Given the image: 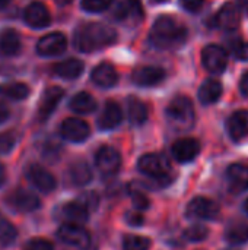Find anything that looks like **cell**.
Listing matches in <instances>:
<instances>
[{
	"mask_svg": "<svg viewBox=\"0 0 248 250\" xmlns=\"http://www.w3.org/2000/svg\"><path fill=\"white\" fill-rule=\"evenodd\" d=\"M26 177L38 190H41L44 193L53 192L57 186L54 176L48 170H45L44 167H41L38 164H32L26 168Z\"/></svg>",
	"mask_w": 248,
	"mask_h": 250,
	"instance_id": "obj_9",
	"label": "cell"
},
{
	"mask_svg": "<svg viewBox=\"0 0 248 250\" xmlns=\"http://www.w3.org/2000/svg\"><path fill=\"white\" fill-rule=\"evenodd\" d=\"M16 239L15 227L7 221H0V242L3 245H10Z\"/></svg>",
	"mask_w": 248,
	"mask_h": 250,
	"instance_id": "obj_36",
	"label": "cell"
},
{
	"mask_svg": "<svg viewBox=\"0 0 248 250\" xmlns=\"http://www.w3.org/2000/svg\"><path fill=\"white\" fill-rule=\"evenodd\" d=\"M228 177L237 190L248 189V166L246 164H232L228 168Z\"/></svg>",
	"mask_w": 248,
	"mask_h": 250,
	"instance_id": "obj_28",
	"label": "cell"
},
{
	"mask_svg": "<svg viewBox=\"0 0 248 250\" xmlns=\"http://www.w3.org/2000/svg\"><path fill=\"white\" fill-rule=\"evenodd\" d=\"M153 3H164V1H167V0H152Z\"/></svg>",
	"mask_w": 248,
	"mask_h": 250,
	"instance_id": "obj_50",
	"label": "cell"
},
{
	"mask_svg": "<svg viewBox=\"0 0 248 250\" xmlns=\"http://www.w3.org/2000/svg\"><path fill=\"white\" fill-rule=\"evenodd\" d=\"M73 41L79 51L91 53L114 44L117 41V32L107 23L88 22L76 29Z\"/></svg>",
	"mask_w": 248,
	"mask_h": 250,
	"instance_id": "obj_1",
	"label": "cell"
},
{
	"mask_svg": "<svg viewBox=\"0 0 248 250\" xmlns=\"http://www.w3.org/2000/svg\"><path fill=\"white\" fill-rule=\"evenodd\" d=\"M23 250H54L53 245L44 239H34L25 245Z\"/></svg>",
	"mask_w": 248,
	"mask_h": 250,
	"instance_id": "obj_37",
	"label": "cell"
},
{
	"mask_svg": "<svg viewBox=\"0 0 248 250\" xmlns=\"http://www.w3.org/2000/svg\"><path fill=\"white\" fill-rule=\"evenodd\" d=\"M16 133L13 130H9V132H1L0 133V154H7L12 151V148L15 146L16 144Z\"/></svg>",
	"mask_w": 248,
	"mask_h": 250,
	"instance_id": "obj_35",
	"label": "cell"
},
{
	"mask_svg": "<svg viewBox=\"0 0 248 250\" xmlns=\"http://www.w3.org/2000/svg\"><path fill=\"white\" fill-rule=\"evenodd\" d=\"M70 108L75 111V113H79V114H88V113H92L95 108H96V101L95 98L89 94V92H77L72 101H70Z\"/></svg>",
	"mask_w": 248,
	"mask_h": 250,
	"instance_id": "obj_26",
	"label": "cell"
},
{
	"mask_svg": "<svg viewBox=\"0 0 248 250\" xmlns=\"http://www.w3.org/2000/svg\"><path fill=\"white\" fill-rule=\"evenodd\" d=\"M0 94L12 100H23L29 95V88L22 82H13L0 86Z\"/></svg>",
	"mask_w": 248,
	"mask_h": 250,
	"instance_id": "obj_30",
	"label": "cell"
},
{
	"mask_svg": "<svg viewBox=\"0 0 248 250\" xmlns=\"http://www.w3.org/2000/svg\"><path fill=\"white\" fill-rule=\"evenodd\" d=\"M225 239L232 245H243L248 242V226L243 221H235L227 227Z\"/></svg>",
	"mask_w": 248,
	"mask_h": 250,
	"instance_id": "obj_27",
	"label": "cell"
},
{
	"mask_svg": "<svg viewBox=\"0 0 248 250\" xmlns=\"http://www.w3.org/2000/svg\"><path fill=\"white\" fill-rule=\"evenodd\" d=\"M222 95V85L215 79H208L199 89V100L202 104L209 105L216 103Z\"/></svg>",
	"mask_w": 248,
	"mask_h": 250,
	"instance_id": "obj_24",
	"label": "cell"
},
{
	"mask_svg": "<svg viewBox=\"0 0 248 250\" xmlns=\"http://www.w3.org/2000/svg\"><path fill=\"white\" fill-rule=\"evenodd\" d=\"M88 215L89 209L80 201L69 202L61 208V217L67 221V224H83L88 220Z\"/></svg>",
	"mask_w": 248,
	"mask_h": 250,
	"instance_id": "obj_22",
	"label": "cell"
},
{
	"mask_svg": "<svg viewBox=\"0 0 248 250\" xmlns=\"http://www.w3.org/2000/svg\"><path fill=\"white\" fill-rule=\"evenodd\" d=\"M149 248H151V240L143 236L130 234V236H126L123 240L124 250H149Z\"/></svg>",
	"mask_w": 248,
	"mask_h": 250,
	"instance_id": "obj_31",
	"label": "cell"
},
{
	"mask_svg": "<svg viewBox=\"0 0 248 250\" xmlns=\"http://www.w3.org/2000/svg\"><path fill=\"white\" fill-rule=\"evenodd\" d=\"M189 31L172 16H159L152 29H151V41L161 50H172L181 47L187 40Z\"/></svg>",
	"mask_w": 248,
	"mask_h": 250,
	"instance_id": "obj_2",
	"label": "cell"
},
{
	"mask_svg": "<svg viewBox=\"0 0 248 250\" xmlns=\"http://www.w3.org/2000/svg\"><path fill=\"white\" fill-rule=\"evenodd\" d=\"M200 152V142L194 138H181L172 145V155L180 163L193 161Z\"/></svg>",
	"mask_w": 248,
	"mask_h": 250,
	"instance_id": "obj_14",
	"label": "cell"
},
{
	"mask_svg": "<svg viewBox=\"0 0 248 250\" xmlns=\"http://www.w3.org/2000/svg\"><path fill=\"white\" fill-rule=\"evenodd\" d=\"M95 163L104 174H115L121 166V157L113 146H101L95 155Z\"/></svg>",
	"mask_w": 248,
	"mask_h": 250,
	"instance_id": "obj_11",
	"label": "cell"
},
{
	"mask_svg": "<svg viewBox=\"0 0 248 250\" xmlns=\"http://www.w3.org/2000/svg\"><path fill=\"white\" fill-rule=\"evenodd\" d=\"M129 1V6L130 9L137 13V15H143V9H142V1L140 0H127Z\"/></svg>",
	"mask_w": 248,
	"mask_h": 250,
	"instance_id": "obj_42",
	"label": "cell"
},
{
	"mask_svg": "<svg viewBox=\"0 0 248 250\" xmlns=\"http://www.w3.org/2000/svg\"><path fill=\"white\" fill-rule=\"evenodd\" d=\"M57 3H60V4H67V3H70L72 0H56Z\"/></svg>",
	"mask_w": 248,
	"mask_h": 250,
	"instance_id": "obj_48",
	"label": "cell"
},
{
	"mask_svg": "<svg viewBox=\"0 0 248 250\" xmlns=\"http://www.w3.org/2000/svg\"><path fill=\"white\" fill-rule=\"evenodd\" d=\"M92 179V171L85 161H76L69 167V180L75 186L88 185Z\"/></svg>",
	"mask_w": 248,
	"mask_h": 250,
	"instance_id": "obj_25",
	"label": "cell"
},
{
	"mask_svg": "<svg viewBox=\"0 0 248 250\" xmlns=\"http://www.w3.org/2000/svg\"><path fill=\"white\" fill-rule=\"evenodd\" d=\"M139 170L151 177H165L170 170H171V163L168 160L167 155L164 154H145L140 160H139Z\"/></svg>",
	"mask_w": 248,
	"mask_h": 250,
	"instance_id": "obj_4",
	"label": "cell"
},
{
	"mask_svg": "<svg viewBox=\"0 0 248 250\" xmlns=\"http://www.w3.org/2000/svg\"><path fill=\"white\" fill-rule=\"evenodd\" d=\"M79 201H80V202H82L88 209H89V211H91V209H94V208H96V205H98V196H96L95 193H92V192L82 195Z\"/></svg>",
	"mask_w": 248,
	"mask_h": 250,
	"instance_id": "obj_39",
	"label": "cell"
},
{
	"mask_svg": "<svg viewBox=\"0 0 248 250\" xmlns=\"http://www.w3.org/2000/svg\"><path fill=\"white\" fill-rule=\"evenodd\" d=\"M240 22H241V12H240L238 6L228 1L218 12L213 25L219 26L221 29H225V31H235L240 26Z\"/></svg>",
	"mask_w": 248,
	"mask_h": 250,
	"instance_id": "obj_13",
	"label": "cell"
},
{
	"mask_svg": "<svg viewBox=\"0 0 248 250\" xmlns=\"http://www.w3.org/2000/svg\"><path fill=\"white\" fill-rule=\"evenodd\" d=\"M244 209H246V212L248 214V199L246 201V204H244Z\"/></svg>",
	"mask_w": 248,
	"mask_h": 250,
	"instance_id": "obj_49",
	"label": "cell"
},
{
	"mask_svg": "<svg viewBox=\"0 0 248 250\" xmlns=\"http://www.w3.org/2000/svg\"><path fill=\"white\" fill-rule=\"evenodd\" d=\"M23 18H25V22L32 28H45L50 25V21H51L48 9L39 1L31 3L25 9Z\"/></svg>",
	"mask_w": 248,
	"mask_h": 250,
	"instance_id": "obj_17",
	"label": "cell"
},
{
	"mask_svg": "<svg viewBox=\"0 0 248 250\" xmlns=\"http://www.w3.org/2000/svg\"><path fill=\"white\" fill-rule=\"evenodd\" d=\"M167 73L158 66H142L133 70L132 79L139 86H155L165 79Z\"/></svg>",
	"mask_w": 248,
	"mask_h": 250,
	"instance_id": "obj_12",
	"label": "cell"
},
{
	"mask_svg": "<svg viewBox=\"0 0 248 250\" xmlns=\"http://www.w3.org/2000/svg\"><path fill=\"white\" fill-rule=\"evenodd\" d=\"M240 89H241L243 95L248 98V72L243 75V78H241V81H240Z\"/></svg>",
	"mask_w": 248,
	"mask_h": 250,
	"instance_id": "obj_43",
	"label": "cell"
},
{
	"mask_svg": "<svg viewBox=\"0 0 248 250\" xmlns=\"http://www.w3.org/2000/svg\"><path fill=\"white\" fill-rule=\"evenodd\" d=\"M4 179H6V173H4V168H3V166L0 164V186L3 185Z\"/></svg>",
	"mask_w": 248,
	"mask_h": 250,
	"instance_id": "obj_45",
	"label": "cell"
},
{
	"mask_svg": "<svg viewBox=\"0 0 248 250\" xmlns=\"http://www.w3.org/2000/svg\"><path fill=\"white\" fill-rule=\"evenodd\" d=\"M132 199H133V205L137 209H146V208H149V204L151 202H149V198L145 193H142L139 190H134L132 193Z\"/></svg>",
	"mask_w": 248,
	"mask_h": 250,
	"instance_id": "obj_38",
	"label": "cell"
},
{
	"mask_svg": "<svg viewBox=\"0 0 248 250\" xmlns=\"http://www.w3.org/2000/svg\"><path fill=\"white\" fill-rule=\"evenodd\" d=\"M114 0H82V9L91 13H99L107 10Z\"/></svg>",
	"mask_w": 248,
	"mask_h": 250,
	"instance_id": "obj_34",
	"label": "cell"
},
{
	"mask_svg": "<svg viewBox=\"0 0 248 250\" xmlns=\"http://www.w3.org/2000/svg\"><path fill=\"white\" fill-rule=\"evenodd\" d=\"M60 133L64 139H67L70 142H83L91 135V129L85 120L70 117L61 123Z\"/></svg>",
	"mask_w": 248,
	"mask_h": 250,
	"instance_id": "obj_8",
	"label": "cell"
},
{
	"mask_svg": "<svg viewBox=\"0 0 248 250\" xmlns=\"http://www.w3.org/2000/svg\"><path fill=\"white\" fill-rule=\"evenodd\" d=\"M209 236V230L208 227L202 226V224H194L189 229L184 230V239L189 242H203L206 240V237Z\"/></svg>",
	"mask_w": 248,
	"mask_h": 250,
	"instance_id": "obj_32",
	"label": "cell"
},
{
	"mask_svg": "<svg viewBox=\"0 0 248 250\" xmlns=\"http://www.w3.org/2000/svg\"><path fill=\"white\" fill-rule=\"evenodd\" d=\"M7 117H9V108L3 103H0V123H3Z\"/></svg>",
	"mask_w": 248,
	"mask_h": 250,
	"instance_id": "obj_44",
	"label": "cell"
},
{
	"mask_svg": "<svg viewBox=\"0 0 248 250\" xmlns=\"http://www.w3.org/2000/svg\"><path fill=\"white\" fill-rule=\"evenodd\" d=\"M20 51V37L15 29L0 31V56L10 57Z\"/></svg>",
	"mask_w": 248,
	"mask_h": 250,
	"instance_id": "obj_21",
	"label": "cell"
},
{
	"mask_svg": "<svg viewBox=\"0 0 248 250\" xmlns=\"http://www.w3.org/2000/svg\"><path fill=\"white\" fill-rule=\"evenodd\" d=\"M231 53L240 59V60H248V42L241 38H231L228 41Z\"/></svg>",
	"mask_w": 248,
	"mask_h": 250,
	"instance_id": "obj_33",
	"label": "cell"
},
{
	"mask_svg": "<svg viewBox=\"0 0 248 250\" xmlns=\"http://www.w3.org/2000/svg\"><path fill=\"white\" fill-rule=\"evenodd\" d=\"M238 1H240V4H241L243 10H244V12L248 15V0H238Z\"/></svg>",
	"mask_w": 248,
	"mask_h": 250,
	"instance_id": "obj_46",
	"label": "cell"
},
{
	"mask_svg": "<svg viewBox=\"0 0 248 250\" xmlns=\"http://www.w3.org/2000/svg\"><path fill=\"white\" fill-rule=\"evenodd\" d=\"M202 62L208 72L222 73L228 64V53L218 44H209L202 51Z\"/></svg>",
	"mask_w": 248,
	"mask_h": 250,
	"instance_id": "obj_5",
	"label": "cell"
},
{
	"mask_svg": "<svg viewBox=\"0 0 248 250\" xmlns=\"http://www.w3.org/2000/svg\"><path fill=\"white\" fill-rule=\"evenodd\" d=\"M57 236L58 239L72 246V248H77V249H88L89 248V243H91V236L89 233L80 227L79 224H63L58 231H57Z\"/></svg>",
	"mask_w": 248,
	"mask_h": 250,
	"instance_id": "obj_6",
	"label": "cell"
},
{
	"mask_svg": "<svg viewBox=\"0 0 248 250\" xmlns=\"http://www.w3.org/2000/svg\"><path fill=\"white\" fill-rule=\"evenodd\" d=\"M7 3H9V0H0V9H3Z\"/></svg>",
	"mask_w": 248,
	"mask_h": 250,
	"instance_id": "obj_47",
	"label": "cell"
},
{
	"mask_svg": "<svg viewBox=\"0 0 248 250\" xmlns=\"http://www.w3.org/2000/svg\"><path fill=\"white\" fill-rule=\"evenodd\" d=\"M121 120H123V113L120 105L114 101H108L98 119V126L104 130H111L117 127L121 123Z\"/></svg>",
	"mask_w": 248,
	"mask_h": 250,
	"instance_id": "obj_19",
	"label": "cell"
},
{
	"mask_svg": "<svg viewBox=\"0 0 248 250\" xmlns=\"http://www.w3.org/2000/svg\"><path fill=\"white\" fill-rule=\"evenodd\" d=\"M228 133L234 141H241L248 136V110L235 111L227 123Z\"/></svg>",
	"mask_w": 248,
	"mask_h": 250,
	"instance_id": "obj_18",
	"label": "cell"
},
{
	"mask_svg": "<svg viewBox=\"0 0 248 250\" xmlns=\"http://www.w3.org/2000/svg\"><path fill=\"white\" fill-rule=\"evenodd\" d=\"M7 202L12 208H15L16 211L20 212H31L35 211L37 208H39V199L37 198V195H34L32 192L19 189V190H13Z\"/></svg>",
	"mask_w": 248,
	"mask_h": 250,
	"instance_id": "obj_15",
	"label": "cell"
},
{
	"mask_svg": "<svg viewBox=\"0 0 248 250\" xmlns=\"http://www.w3.org/2000/svg\"><path fill=\"white\" fill-rule=\"evenodd\" d=\"M53 70L60 78L76 79L83 72V63L80 60H77V59H69V60H64V62H60V63L54 64Z\"/></svg>",
	"mask_w": 248,
	"mask_h": 250,
	"instance_id": "obj_23",
	"label": "cell"
},
{
	"mask_svg": "<svg viewBox=\"0 0 248 250\" xmlns=\"http://www.w3.org/2000/svg\"><path fill=\"white\" fill-rule=\"evenodd\" d=\"M129 119L133 125H142L148 119V107L136 97L129 98Z\"/></svg>",
	"mask_w": 248,
	"mask_h": 250,
	"instance_id": "obj_29",
	"label": "cell"
},
{
	"mask_svg": "<svg viewBox=\"0 0 248 250\" xmlns=\"http://www.w3.org/2000/svg\"><path fill=\"white\" fill-rule=\"evenodd\" d=\"M167 119L177 130H189L194 123V107L190 98L175 97L167 107Z\"/></svg>",
	"mask_w": 248,
	"mask_h": 250,
	"instance_id": "obj_3",
	"label": "cell"
},
{
	"mask_svg": "<svg viewBox=\"0 0 248 250\" xmlns=\"http://www.w3.org/2000/svg\"><path fill=\"white\" fill-rule=\"evenodd\" d=\"M126 221L129 224H132L133 227H137V226H142L145 223V218L140 212H130V214H127Z\"/></svg>",
	"mask_w": 248,
	"mask_h": 250,
	"instance_id": "obj_41",
	"label": "cell"
},
{
	"mask_svg": "<svg viewBox=\"0 0 248 250\" xmlns=\"http://www.w3.org/2000/svg\"><path fill=\"white\" fill-rule=\"evenodd\" d=\"M92 81L101 88H111L117 83L118 75L113 64L101 63L92 70Z\"/></svg>",
	"mask_w": 248,
	"mask_h": 250,
	"instance_id": "obj_20",
	"label": "cell"
},
{
	"mask_svg": "<svg viewBox=\"0 0 248 250\" xmlns=\"http://www.w3.org/2000/svg\"><path fill=\"white\" fill-rule=\"evenodd\" d=\"M181 6L187 10V12H199L205 3V0H180Z\"/></svg>",
	"mask_w": 248,
	"mask_h": 250,
	"instance_id": "obj_40",
	"label": "cell"
},
{
	"mask_svg": "<svg viewBox=\"0 0 248 250\" xmlns=\"http://www.w3.org/2000/svg\"><path fill=\"white\" fill-rule=\"evenodd\" d=\"M64 95V91L60 88V86H50L45 89L42 98H41V103H39V108H38V119L39 120H47L51 113L56 110L57 104L61 101Z\"/></svg>",
	"mask_w": 248,
	"mask_h": 250,
	"instance_id": "obj_16",
	"label": "cell"
},
{
	"mask_svg": "<svg viewBox=\"0 0 248 250\" xmlns=\"http://www.w3.org/2000/svg\"><path fill=\"white\" fill-rule=\"evenodd\" d=\"M67 48V40L61 32H51L42 37L37 44V51L41 56H58Z\"/></svg>",
	"mask_w": 248,
	"mask_h": 250,
	"instance_id": "obj_10",
	"label": "cell"
},
{
	"mask_svg": "<svg viewBox=\"0 0 248 250\" xmlns=\"http://www.w3.org/2000/svg\"><path fill=\"white\" fill-rule=\"evenodd\" d=\"M221 209L216 202L209 198H194L187 207V217L191 220H216Z\"/></svg>",
	"mask_w": 248,
	"mask_h": 250,
	"instance_id": "obj_7",
	"label": "cell"
}]
</instances>
